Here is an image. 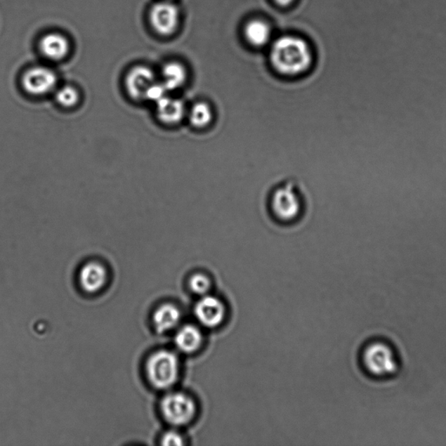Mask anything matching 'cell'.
Instances as JSON below:
<instances>
[{
	"mask_svg": "<svg viewBox=\"0 0 446 446\" xmlns=\"http://www.w3.org/2000/svg\"><path fill=\"white\" fill-rule=\"evenodd\" d=\"M162 443L163 445L179 446L183 445V440L181 435L176 433V431H169L168 433H166L164 436H163Z\"/></svg>",
	"mask_w": 446,
	"mask_h": 446,
	"instance_id": "21",
	"label": "cell"
},
{
	"mask_svg": "<svg viewBox=\"0 0 446 446\" xmlns=\"http://www.w3.org/2000/svg\"><path fill=\"white\" fill-rule=\"evenodd\" d=\"M157 105V114L163 124H178L187 114L186 106L183 100L170 96L163 98Z\"/></svg>",
	"mask_w": 446,
	"mask_h": 446,
	"instance_id": "10",
	"label": "cell"
},
{
	"mask_svg": "<svg viewBox=\"0 0 446 446\" xmlns=\"http://www.w3.org/2000/svg\"><path fill=\"white\" fill-rule=\"evenodd\" d=\"M55 100L60 106L72 108L77 106L81 100V96L77 89L71 86H65L56 91Z\"/></svg>",
	"mask_w": 446,
	"mask_h": 446,
	"instance_id": "18",
	"label": "cell"
},
{
	"mask_svg": "<svg viewBox=\"0 0 446 446\" xmlns=\"http://www.w3.org/2000/svg\"><path fill=\"white\" fill-rule=\"evenodd\" d=\"M202 335L200 329L193 325H186L181 328L176 336V344L183 353H192L202 346Z\"/></svg>",
	"mask_w": 446,
	"mask_h": 446,
	"instance_id": "14",
	"label": "cell"
},
{
	"mask_svg": "<svg viewBox=\"0 0 446 446\" xmlns=\"http://www.w3.org/2000/svg\"><path fill=\"white\" fill-rule=\"evenodd\" d=\"M364 361L366 368L373 375H391L398 369L393 351L384 343H375L367 347L365 351Z\"/></svg>",
	"mask_w": 446,
	"mask_h": 446,
	"instance_id": "5",
	"label": "cell"
},
{
	"mask_svg": "<svg viewBox=\"0 0 446 446\" xmlns=\"http://www.w3.org/2000/svg\"><path fill=\"white\" fill-rule=\"evenodd\" d=\"M270 209L279 221L290 223L302 211V201L291 183L279 187L270 198Z\"/></svg>",
	"mask_w": 446,
	"mask_h": 446,
	"instance_id": "3",
	"label": "cell"
},
{
	"mask_svg": "<svg viewBox=\"0 0 446 446\" xmlns=\"http://www.w3.org/2000/svg\"><path fill=\"white\" fill-rule=\"evenodd\" d=\"M169 91L166 88V86L163 85L162 82L155 81L152 84L150 89L147 91L146 96H145V100L151 101L155 104L162 100L163 98L169 96Z\"/></svg>",
	"mask_w": 446,
	"mask_h": 446,
	"instance_id": "19",
	"label": "cell"
},
{
	"mask_svg": "<svg viewBox=\"0 0 446 446\" xmlns=\"http://www.w3.org/2000/svg\"><path fill=\"white\" fill-rule=\"evenodd\" d=\"M195 313L202 324L214 328L222 324L226 310L222 301L216 297L205 296L195 306Z\"/></svg>",
	"mask_w": 446,
	"mask_h": 446,
	"instance_id": "8",
	"label": "cell"
},
{
	"mask_svg": "<svg viewBox=\"0 0 446 446\" xmlns=\"http://www.w3.org/2000/svg\"><path fill=\"white\" fill-rule=\"evenodd\" d=\"M179 18V10L172 3L159 2L152 7L150 22L159 34H173L178 27Z\"/></svg>",
	"mask_w": 446,
	"mask_h": 446,
	"instance_id": "7",
	"label": "cell"
},
{
	"mask_svg": "<svg viewBox=\"0 0 446 446\" xmlns=\"http://www.w3.org/2000/svg\"><path fill=\"white\" fill-rule=\"evenodd\" d=\"M188 117L193 128L205 129L215 121V110L211 104L206 101H198L191 107Z\"/></svg>",
	"mask_w": 446,
	"mask_h": 446,
	"instance_id": "13",
	"label": "cell"
},
{
	"mask_svg": "<svg viewBox=\"0 0 446 446\" xmlns=\"http://www.w3.org/2000/svg\"><path fill=\"white\" fill-rule=\"evenodd\" d=\"M39 47L47 59L57 61L67 55L69 43L63 35L49 34L42 38Z\"/></svg>",
	"mask_w": 446,
	"mask_h": 446,
	"instance_id": "12",
	"label": "cell"
},
{
	"mask_svg": "<svg viewBox=\"0 0 446 446\" xmlns=\"http://www.w3.org/2000/svg\"><path fill=\"white\" fill-rule=\"evenodd\" d=\"M275 2L278 4V5L286 6H289V4H291L294 0H275Z\"/></svg>",
	"mask_w": 446,
	"mask_h": 446,
	"instance_id": "22",
	"label": "cell"
},
{
	"mask_svg": "<svg viewBox=\"0 0 446 446\" xmlns=\"http://www.w3.org/2000/svg\"><path fill=\"white\" fill-rule=\"evenodd\" d=\"M245 36L250 44L256 46H265L271 38L270 25L263 20L250 21L245 27Z\"/></svg>",
	"mask_w": 446,
	"mask_h": 446,
	"instance_id": "17",
	"label": "cell"
},
{
	"mask_svg": "<svg viewBox=\"0 0 446 446\" xmlns=\"http://www.w3.org/2000/svg\"><path fill=\"white\" fill-rule=\"evenodd\" d=\"M107 274L106 268L99 263H89L83 266L79 273V282L86 292L99 291L106 284Z\"/></svg>",
	"mask_w": 446,
	"mask_h": 446,
	"instance_id": "11",
	"label": "cell"
},
{
	"mask_svg": "<svg viewBox=\"0 0 446 446\" xmlns=\"http://www.w3.org/2000/svg\"><path fill=\"white\" fill-rule=\"evenodd\" d=\"M163 85L170 91L179 89L187 81L186 69L177 63H170L162 69Z\"/></svg>",
	"mask_w": 446,
	"mask_h": 446,
	"instance_id": "16",
	"label": "cell"
},
{
	"mask_svg": "<svg viewBox=\"0 0 446 446\" xmlns=\"http://www.w3.org/2000/svg\"><path fill=\"white\" fill-rule=\"evenodd\" d=\"M57 76L48 67H34L23 76L24 90L32 96H44L53 92L57 86Z\"/></svg>",
	"mask_w": 446,
	"mask_h": 446,
	"instance_id": "6",
	"label": "cell"
},
{
	"mask_svg": "<svg viewBox=\"0 0 446 446\" xmlns=\"http://www.w3.org/2000/svg\"><path fill=\"white\" fill-rule=\"evenodd\" d=\"M163 417L173 426H185L192 421L195 415V404L192 398L183 393H169L161 404Z\"/></svg>",
	"mask_w": 446,
	"mask_h": 446,
	"instance_id": "4",
	"label": "cell"
},
{
	"mask_svg": "<svg viewBox=\"0 0 446 446\" xmlns=\"http://www.w3.org/2000/svg\"><path fill=\"white\" fill-rule=\"evenodd\" d=\"M155 82L154 72L147 67H136L126 75L125 86L129 96L134 100H145L147 91Z\"/></svg>",
	"mask_w": 446,
	"mask_h": 446,
	"instance_id": "9",
	"label": "cell"
},
{
	"mask_svg": "<svg viewBox=\"0 0 446 446\" xmlns=\"http://www.w3.org/2000/svg\"><path fill=\"white\" fill-rule=\"evenodd\" d=\"M181 313L172 304H165L155 311L154 315V324L159 333L166 332L176 327L179 324Z\"/></svg>",
	"mask_w": 446,
	"mask_h": 446,
	"instance_id": "15",
	"label": "cell"
},
{
	"mask_svg": "<svg viewBox=\"0 0 446 446\" xmlns=\"http://www.w3.org/2000/svg\"><path fill=\"white\" fill-rule=\"evenodd\" d=\"M270 58L275 70L285 76L303 74L313 64L309 45L294 36H284L275 41Z\"/></svg>",
	"mask_w": 446,
	"mask_h": 446,
	"instance_id": "1",
	"label": "cell"
},
{
	"mask_svg": "<svg viewBox=\"0 0 446 446\" xmlns=\"http://www.w3.org/2000/svg\"><path fill=\"white\" fill-rule=\"evenodd\" d=\"M147 374L155 388L168 389L178 379V358L169 350L158 351L148 359Z\"/></svg>",
	"mask_w": 446,
	"mask_h": 446,
	"instance_id": "2",
	"label": "cell"
},
{
	"mask_svg": "<svg viewBox=\"0 0 446 446\" xmlns=\"http://www.w3.org/2000/svg\"><path fill=\"white\" fill-rule=\"evenodd\" d=\"M190 288L197 295H205L211 288V282L204 275H195L190 280Z\"/></svg>",
	"mask_w": 446,
	"mask_h": 446,
	"instance_id": "20",
	"label": "cell"
}]
</instances>
